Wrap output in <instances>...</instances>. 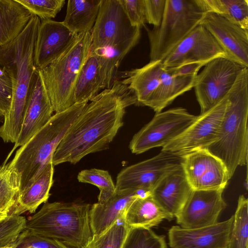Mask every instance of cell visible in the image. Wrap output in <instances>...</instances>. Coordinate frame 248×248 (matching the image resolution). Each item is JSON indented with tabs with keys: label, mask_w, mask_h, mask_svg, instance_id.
Instances as JSON below:
<instances>
[{
	"label": "cell",
	"mask_w": 248,
	"mask_h": 248,
	"mask_svg": "<svg viewBox=\"0 0 248 248\" xmlns=\"http://www.w3.org/2000/svg\"><path fill=\"white\" fill-rule=\"evenodd\" d=\"M192 190L182 167L165 176L153 189L151 196L158 206L173 218Z\"/></svg>",
	"instance_id": "obj_23"
},
{
	"label": "cell",
	"mask_w": 248,
	"mask_h": 248,
	"mask_svg": "<svg viewBox=\"0 0 248 248\" xmlns=\"http://www.w3.org/2000/svg\"><path fill=\"white\" fill-rule=\"evenodd\" d=\"M226 55L217 42L201 24L177 45L163 60L164 68L191 64L204 66L212 60Z\"/></svg>",
	"instance_id": "obj_13"
},
{
	"label": "cell",
	"mask_w": 248,
	"mask_h": 248,
	"mask_svg": "<svg viewBox=\"0 0 248 248\" xmlns=\"http://www.w3.org/2000/svg\"><path fill=\"white\" fill-rule=\"evenodd\" d=\"M88 203L46 202L26 221V230L59 241L71 248H82L93 234Z\"/></svg>",
	"instance_id": "obj_5"
},
{
	"label": "cell",
	"mask_w": 248,
	"mask_h": 248,
	"mask_svg": "<svg viewBox=\"0 0 248 248\" xmlns=\"http://www.w3.org/2000/svg\"><path fill=\"white\" fill-rule=\"evenodd\" d=\"M54 165L49 162L27 189L19 193L16 205L11 215L34 213L42 203L47 202L53 183Z\"/></svg>",
	"instance_id": "obj_24"
},
{
	"label": "cell",
	"mask_w": 248,
	"mask_h": 248,
	"mask_svg": "<svg viewBox=\"0 0 248 248\" xmlns=\"http://www.w3.org/2000/svg\"><path fill=\"white\" fill-rule=\"evenodd\" d=\"M122 218L129 228H151L157 226L164 219L169 221L173 219L158 206L151 195L136 198Z\"/></svg>",
	"instance_id": "obj_26"
},
{
	"label": "cell",
	"mask_w": 248,
	"mask_h": 248,
	"mask_svg": "<svg viewBox=\"0 0 248 248\" xmlns=\"http://www.w3.org/2000/svg\"><path fill=\"white\" fill-rule=\"evenodd\" d=\"M40 23L34 16L17 37L0 46V67L10 77L13 87L10 108L0 126V138L5 142L15 143L21 130L28 91L37 69L33 54Z\"/></svg>",
	"instance_id": "obj_2"
},
{
	"label": "cell",
	"mask_w": 248,
	"mask_h": 248,
	"mask_svg": "<svg viewBox=\"0 0 248 248\" xmlns=\"http://www.w3.org/2000/svg\"><path fill=\"white\" fill-rule=\"evenodd\" d=\"M244 67L226 57L216 58L204 65L197 75L193 86L200 114L207 112L225 97Z\"/></svg>",
	"instance_id": "obj_10"
},
{
	"label": "cell",
	"mask_w": 248,
	"mask_h": 248,
	"mask_svg": "<svg viewBox=\"0 0 248 248\" xmlns=\"http://www.w3.org/2000/svg\"><path fill=\"white\" fill-rule=\"evenodd\" d=\"M205 13L195 0H166L160 24L147 29L150 61L163 60L200 24Z\"/></svg>",
	"instance_id": "obj_8"
},
{
	"label": "cell",
	"mask_w": 248,
	"mask_h": 248,
	"mask_svg": "<svg viewBox=\"0 0 248 248\" xmlns=\"http://www.w3.org/2000/svg\"><path fill=\"white\" fill-rule=\"evenodd\" d=\"M77 178L79 182L90 184L99 188L98 202H106L116 192L115 185L107 170L97 169L84 170L78 173Z\"/></svg>",
	"instance_id": "obj_33"
},
{
	"label": "cell",
	"mask_w": 248,
	"mask_h": 248,
	"mask_svg": "<svg viewBox=\"0 0 248 248\" xmlns=\"http://www.w3.org/2000/svg\"><path fill=\"white\" fill-rule=\"evenodd\" d=\"M13 87L11 80L7 74L0 76V111L4 116L8 112L12 99Z\"/></svg>",
	"instance_id": "obj_39"
},
{
	"label": "cell",
	"mask_w": 248,
	"mask_h": 248,
	"mask_svg": "<svg viewBox=\"0 0 248 248\" xmlns=\"http://www.w3.org/2000/svg\"><path fill=\"white\" fill-rule=\"evenodd\" d=\"M90 101L56 149L54 166L76 164L90 154L107 149L123 125L126 108L137 105L134 93L118 79Z\"/></svg>",
	"instance_id": "obj_1"
},
{
	"label": "cell",
	"mask_w": 248,
	"mask_h": 248,
	"mask_svg": "<svg viewBox=\"0 0 248 248\" xmlns=\"http://www.w3.org/2000/svg\"><path fill=\"white\" fill-rule=\"evenodd\" d=\"M119 66L113 58L91 50L76 84L74 103H88L101 90L110 88Z\"/></svg>",
	"instance_id": "obj_14"
},
{
	"label": "cell",
	"mask_w": 248,
	"mask_h": 248,
	"mask_svg": "<svg viewBox=\"0 0 248 248\" xmlns=\"http://www.w3.org/2000/svg\"><path fill=\"white\" fill-rule=\"evenodd\" d=\"M197 117L182 107L156 113L152 119L134 135L129 149L132 153L140 154L154 148L163 147L183 133Z\"/></svg>",
	"instance_id": "obj_9"
},
{
	"label": "cell",
	"mask_w": 248,
	"mask_h": 248,
	"mask_svg": "<svg viewBox=\"0 0 248 248\" xmlns=\"http://www.w3.org/2000/svg\"><path fill=\"white\" fill-rule=\"evenodd\" d=\"M230 237L228 248H248V201L243 195L239 197Z\"/></svg>",
	"instance_id": "obj_30"
},
{
	"label": "cell",
	"mask_w": 248,
	"mask_h": 248,
	"mask_svg": "<svg viewBox=\"0 0 248 248\" xmlns=\"http://www.w3.org/2000/svg\"><path fill=\"white\" fill-rule=\"evenodd\" d=\"M34 16L17 0H0V46L17 37Z\"/></svg>",
	"instance_id": "obj_25"
},
{
	"label": "cell",
	"mask_w": 248,
	"mask_h": 248,
	"mask_svg": "<svg viewBox=\"0 0 248 248\" xmlns=\"http://www.w3.org/2000/svg\"><path fill=\"white\" fill-rule=\"evenodd\" d=\"M4 114L0 111V124L2 123L4 120Z\"/></svg>",
	"instance_id": "obj_40"
},
{
	"label": "cell",
	"mask_w": 248,
	"mask_h": 248,
	"mask_svg": "<svg viewBox=\"0 0 248 248\" xmlns=\"http://www.w3.org/2000/svg\"><path fill=\"white\" fill-rule=\"evenodd\" d=\"M223 189H193L181 210L175 217L179 226L195 229L214 224L227 204Z\"/></svg>",
	"instance_id": "obj_15"
},
{
	"label": "cell",
	"mask_w": 248,
	"mask_h": 248,
	"mask_svg": "<svg viewBox=\"0 0 248 248\" xmlns=\"http://www.w3.org/2000/svg\"><path fill=\"white\" fill-rule=\"evenodd\" d=\"M200 24L211 34L227 58L248 67V30L212 13H206Z\"/></svg>",
	"instance_id": "obj_19"
},
{
	"label": "cell",
	"mask_w": 248,
	"mask_h": 248,
	"mask_svg": "<svg viewBox=\"0 0 248 248\" xmlns=\"http://www.w3.org/2000/svg\"><path fill=\"white\" fill-rule=\"evenodd\" d=\"M151 195L150 192L141 190L126 189L116 191L103 202L92 205L90 211V224L93 235L102 233L117 220L136 198Z\"/></svg>",
	"instance_id": "obj_22"
},
{
	"label": "cell",
	"mask_w": 248,
	"mask_h": 248,
	"mask_svg": "<svg viewBox=\"0 0 248 248\" xmlns=\"http://www.w3.org/2000/svg\"><path fill=\"white\" fill-rule=\"evenodd\" d=\"M53 112L41 71L36 69L28 91L21 130L8 158L48 122Z\"/></svg>",
	"instance_id": "obj_17"
},
{
	"label": "cell",
	"mask_w": 248,
	"mask_h": 248,
	"mask_svg": "<svg viewBox=\"0 0 248 248\" xmlns=\"http://www.w3.org/2000/svg\"><path fill=\"white\" fill-rule=\"evenodd\" d=\"M205 13L218 15L248 30V0H195Z\"/></svg>",
	"instance_id": "obj_28"
},
{
	"label": "cell",
	"mask_w": 248,
	"mask_h": 248,
	"mask_svg": "<svg viewBox=\"0 0 248 248\" xmlns=\"http://www.w3.org/2000/svg\"><path fill=\"white\" fill-rule=\"evenodd\" d=\"M146 23L158 27L164 13L166 0H144Z\"/></svg>",
	"instance_id": "obj_38"
},
{
	"label": "cell",
	"mask_w": 248,
	"mask_h": 248,
	"mask_svg": "<svg viewBox=\"0 0 248 248\" xmlns=\"http://www.w3.org/2000/svg\"><path fill=\"white\" fill-rule=\"evenodd\" d=\"M91 32L78 34L71 46L59 57L40 70L55 113L75 103L73 97L80 71L92 46Z\"/></svg>",
	"instance_id": "obj_6"
},
{
	"label": "cell",
	"mask_w": 248,
	"mask_h": 248,
	"mask_svg": "<svg viewBox=\"0 0 248 248\" xmlns=\"http://www.w3.org/2000/svg\"><path fill=\"white\" fill-rule=\"evenodd\" d=\"M129 229L122 217L82 248H122Z\"/></svg>",
	"instance_id": "obj_31"
},
{
	"label": "cell",
	"mask_w": 248,
	"mask_h": 248,
	"mask_svg": "<svg viewBox=\"0 0 248 248\" xmlns=\"http://www.w3.org/2000/svg\"><path fill=\"white\" fill-rule=\"evenodd\" d=\"M228 105L217 139L205 149L225 165L230 178L248 162V67L227 93Z\"/></svg>",
	"instance_id": "obj_3"
},
{
	"label": "cell",
	"mask_w": 248,
	"mask_h": 248,
	"mask_svg": "<svg viewBox=\"0 0 248 248\" xmlns=\"http://www.w3.org/2000/svg\"><path fill=\"white\" fill-rule=\"evenodd\" d=\"M14 248H71L57 240L35 234L25 229L19 234Z\"/></svg>",
	"instance_id": "obj_36"
},
{
	"label": "cell",
	"mask_w": 248,
	"mask_h": 248,
	"mask_svg": "<svg viewBox=\"0 0 248 248\" xmlns=\"http://www.w3.org/2000/svg\"><path fill=\"white\" fill-rule=\"evenodd\" d=\"M102 0H69L62 21L72 32H91L98 15Z\"/></svg>",
	"instance_id": "obj_27"
},
{
	"label": "cell",
	"mask_w": 248,
	"mask_h": 248,
	"mask_svg": "<svg viewBox=\"0 0 248 248\" xmlns=\"http://www.w3.org/2000/svg\"><path fill=\"white\" fill-rule=\"evenodd\" d=\"M8 216H4V215H0V222L5 220L8 217Z\"/></svg>",
	"instance_id": "obj_41"
},
{
	"label": "cell",
	"mask_w": 248,
	"mask_h": 248,
	"mask_svg": "<svg viewBox=\"0 0 248 248\" xmlns=\"http://www.w3.org/2000/svg\"><path fill=\"white\" fill-rule=\"evenodd\" d=\"M234 216L228 219L205 227L184 229L172 226L168 237L170 248H228Z\"/></svg>",
	"instance_id": "obj_18"
},
{
	"label": "cell",
	"mask_w": 248,
	"mask_h": 248,
	"mask_svg": "<svg viewBox=\"0 0 248 248\" xmlns=\"http://www.w3.org/2000/svg\"><path fill=\"white\" fill-rule=\"evenodd\" d=\"M140 28L132 26L119 0H102L91 31V50L104 53L120 64L138 43Z\"/></svg>",
	"instance_id": "obj_7"
},
{
	"label": "cell",
	"mask_w": 248,
	"mask_h": 248,
	"mask_svg": "<svg viewBox=\"0 0 248 248\" xmlns=\"http://www.w3.org/2000/svg\"><path fill=\"white\" fill-rule=\"evenodd\" d=\"M78 35L62 22L41 20L33 54L36 68L41 70L59 57L75 42Z\"/></svg>",
	"instance_id": "obj_20"
},
{
	"label": "cell",
	"mask_w": 248,
	"mask_h": 248,
	"mask_svg": "<svg viewBox=\"0 0 248 248\" xmlns=\"http://www.w3.org/2000/svg\"><path fill=\"white\" fill-rule=\"evenodd\" d=\"M6 74V73L3 70H2L0 67V76H3Z\"/></svg>",
	"instance_id": "obj_42"
},
{
	"label": "cell",
	"mask_w": 248,
	"mask_h": 248,
	"mask_svg": "<svg viewBox=\"0 0 248 248\" xmlns=\"http://www.w3.org/2000/svg\"><path fill=\"white\" fill-rule=\"evenodd\" d=\"M182 167L193 189H224L230 179L222 161L206 150L184 156Z\"/></svg>",
	"instance_id": "obj_16"
},
{
	"label": "cell",
	"mask_w": 248,
	"mask_h": 248,
	"mask_svg": "<svg viewBox=\"0 0 248 248\" xmlns=\"http://www.w3.org/2000/svg\"><path fill=\"white\" fill-rule=\"evenodd\" d=\"M88 103H75L55 113L48 122L17 150L9 165L18 173L20 191L29 187L45 166Z\"/></svg>",
	"instance_id": "obj_4"
},
{
	"label": "cell",
	"mask_w": 248,
	"mask_h": 248,
	"mask_svg": "<svg viewBox=\"0 0 248 248\" xmlns=\"http://www.w3.org/2000/svg\"><path fill=\"white\" fill-rule=\"evenodd\" d=\"M0 166V215H11L20 191V181L16 171L6 163Z\"/></svg>",
	"instance_id": "obj_29"
},
{
	"label": "cell",
	"mask_w": 248,
	"mask_h": 248,
	"mask_svg": "<svg viewBox=\"0 0 248 248\" xmlns=\"http://www.w3.org/2000/svg\"><path fill=\"white\" fill-rule=\"evenodd\" d=\"M228 102L227 94L210 110L197 116L183 133L163 147L161 151L184 156L205 150L217 139Z\"/></svg>",
	"instance_id": "obj_11"
},
{
	"label": "cell",
	"mask_w": 248,
	"mask_h": 248,
	"mask_svg": "<svg viewBox=\"0 0 248 248\" xmlns=\"http://www.w3.org/2000/svg\"><path fill=\"white\" fill-rule=\"evenodd\" d=\"M131 24L142 28L146 20L144 0H119Z\"/></svg>",
	"instance_id": "obj_37"
},
{
	"label": "cell",
	"mask_w": 248,
	"mask_h": 248,
	"mask_svg": "<svg viewBox=\"0 0 248 248\" xmlns=\"http://www.w3.org/2000/svg\"><path fill=\"white\" fill-rule=\"evenodd\" d=\"M184 156L161 151L155 156L129 166L118 174L116 191L141 189L152 192L167 174L182 167Z\"/></svg>",
	"instance_id": "obj_12"
},
{
	"label": "cell",
	"mask_w": 248,
	"mask_h": 248,
	"mask_svg": "<svg viewBox=\"0 0 248 248\" xmlns=\"http://www.w3.org/2000/svg\"><path fill=\"white\" fill-rule=\"evenodd\" d=\"M41 20L55 18L65 4L64 0H17Z\"/></svg>",
	"instance_id": "obj_35"
},
{
	"label": "cell",
	"mask_w": 248,
	"mask_h": 248,
	"mask_svg": "<svg viewBox=\"0 0 248 248\" xmlns=\"http://www.w3.org/2000/svg\"><path fill=\"white\" fill-rule=\"evenodd\" d=\"M200 64L166 68L167 72L145 104L156 113L160 112L177 97L193 88Z\"/></svg>",
	"instance_id": "obj_21"
},
{
	"label": "cell",
	"mask_w": 248,
	"mask_h": 248,
	"mask_svg": "<svg viewBox=\"0 0 248 248\" xmlns=\"http://www.w3.org/2000/svg\"><path fill=\"white\" fill-rule=\"evenodd\" d=\"M27 220L21 215H10L0 222V248L13 247L26 227Z\"/></svg>",
	"instance_id": "obj_34"
},
{
	"label": "cell",
	"mask_w": 248,
	"mask_h": 248,
	"mask_svg": "<svg viewBox=\"0 0 248 248\" xmlns=\"http://www.w3.org/2000/svg\"><path fill=\"white\" fill-rule=\"evenodd\" d=\"M14 248L13 247H7V248Z\"/></svg>",
	"instance_id": "obj_43"
},
{
	"label": "cell",
	"mask_w": 248,
	"mask_h": 248,
	"mask_svg": "<svg viewBox=\"0 0 248 248\" xmlns=\"http://www.w3.org/2000/svg\"><path fill=\"white\" fill-rule=\"evenodd\" d=\"M122 248H167L165 237L150 228H129Z\"/></svg>",
	"instance_id": "obj_32"
}]
</instances>
